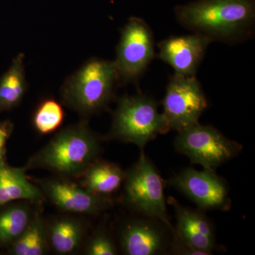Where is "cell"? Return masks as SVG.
Here are the masks:
<instances>
[{
  "label": "cell",
  "instance_id": "6da1fadb",
  "mask_svg": "<svg viewBox=\"0 0 255 255\" xmlns=\"http://www.w3.org/2000/svg\"><path fill=\"white\" fill-rule=\"evenodd\" d=\"M177 21L212 41L236 43L251 36L255 0H197L174 10Z\"/></svg>",
  "mask_w": 255,
  "mask_h": 255
},
{
  "label": "cell",
  "instance_id": "7a4b0ae2",
  "mask_svg": "<svg viewBox=\"0 0 255 255\" xmlns=\"http://www.w3.org/2000/svg\"><path fill=\"white\" fill-rule=\"evenodd\" d=\"M102 139L83 120L60 130L28 159L24 168L44 169L60 177H80L100 159Z\"/></svg>",
  "mask_w": 255,
  "mask_h": 255
},
{
  "label": "cell",
  "instance_id": "3957f363",
  "mask_svg": "<svg viewBox=\"0 0 255 255\" xmlns=\"http://www.w3.org/2000/svg\"><path fill=\"white\" fill-rule=\"evenodd\" d=\"M119 82L114 61L90 58L65 80L62 101L85 120L108 107Z\"/></svg>",
  "mask_w": 255,
  "mask_h": 255
},
{
  "label": "cell",
  "instance_id": "277c9868",
  "mask_svg": "<svg viewBox=\"0 0 255 255\" xmlns=\"http://www.w3.org/2000/svg\"><path fill=\"white\" fill-rule=\"evenodd\" d=\"M158 106L155 99L142 93L121 97L107 137L133 144L144 151L149 142L170 130Z\"/></svg>",
  "mask_w": 255,
  "mask_h": 255
},
{
  "label": "cell",
  "instance_id": "5b68a950",
  "mask_svg": "<svg viewBox=\"0 0 255 255\" xmlns=\"http://www.w3.org/2000/svg\"><path fill=\"white\" fill-rule=\"evenodd\" d=\"M123 202L135 214L152 218L172 226L164 195L163 179L152 160L140 152L133 165L126 171Z\"/></svg>",
  "mask_w": 255,
  "mask_h": 255
},
{
  "label": "cell",
  "instance_id": "8992f818",
  "mask_svg": "<svg viewBox=\"0 0 255 255\" xmlns=\"http://www.w3.org/2000/svg\"><path fill=\"white\" fill-rule=\"evenodd\" d=\"M174 146L191 163L211 170L232 160L243 149L242 144L228 138L216 128L199 123L178 131Z\"/></svg>",
  "mask_w": 255,
  "mask_h": 255
},
{
  "label": "cell",
  "instance_id": "52a82bcc",
  "mask_svg": "<svg viewBox=\"0 0 255 255\" xmlns=\"http://www.w3.org/2000/svg\"><path fill=\"white\" fill-rule=\"evenodd\" d=\"M154 36L142 18L131 17L121 31L114 63L119 82L137 81L155 57Z\"/></svg>",
  "mask_w": 255,
  "mask_h": 255
},
{
  "label": "cell",
  "instance_id": "ba28073f",
  "mask_svg": "<svg viewBox=\"0 0 255 255\" xmlns=\"http://www.w3.org/2000/svg\"><path fill=\"white\" fill-rule=\"evenodd\" d=\"M162 107L169 129L178 132L199 123L208 101L195 76L174 74L166 89Z\"/></svg>",
  "mask_w": 255,
  "mask_h": 255
},
{
  "label": "cell",
  "instance_id": "9c48e42d",
  "mask_svg": "<svg viewBox=\"0 0 255 255\" xmlns=\"http://www.w3.org/2000/svg\"><path fill=\"white\" fill-rule=\"evenodd\" d=\"M169 184L202 211H228L232 206L228 183L216 170L188 167L171 178Z\"/></svg>",
  "mask_w": 255,
  "mask_h": 255
},
{
  "label": "cell",
  "instance_id": "30bf717a",
  "mask_svg": "<svg viewBox=\"0 0 255 255\" xmlns=\"http://www.w3.org/2000/svg\"><path fill=\"white\" fill-rule=\"evenodd\" d=\"M172 228L159 220L135 214L119 228L121 251L126 255H169Z\"/></svg>",
  "mask_w": 255,
  "mask_h": 255
},
{
  "label": "cell",
  "instance_id": "8fae6325",
  "mask_svg": "<svg viewBox=\"0 0 255 255\" xmlns=\"http://www.w3.org/2000/svg\"><path fill=\"white\" fill-rule=\"evenodd\" d=\"M40 189L58 209L75 214L97 215L113 206L110 196L95 194L65 179L40 181Z\"/></svg>",
  "mask_w": 255,
  "mask_h": 255
},
{
  "label": "cell",
  "instance_id": "7c38bea8",
  "mask_svg": "<svg viewBox=\"0 0 255 255\" xmlns=\"http://www.w3.org/2000/svg\"><path fill=\"white\" fill-rule=\"evenodd\" d=\"M211 42L208 37L197 33L169 37L158 44L159 58L169 64L174 74L195 76Z\"/></svg>",
  "mask_w": 255,
  "mask_h": 255
},
{
  "label": "cell",
  "instance_id": "4fadbf2b",
  "mask_svg": "<svg viewBox=\"0 0 255 255\" xmlns=\"http://www.w3.org/2000/svg\"><path fill=\"white\" fill-rule=\"evenodd\" d=\"M167 203L175 215L174 231L184 241L203 255H213L219 250L214 223L206 211L186 207L173 197H169Z\"/></svg>",
  "mask_w": 255,
  "mask_h": 255
},
{
  "label": "cell",
  "instance_id": "5bb4252c",
  "mask_svg": "<svg viewBox=\"0 0 255 255\" xmlns=\"http://www.w3.org/2000/svg\"><path fill=\"white\" fill-rule=\"evenodd\" d=\"M26 169L0 164V207L14 201L41 203L45 196L41 189L28 180Z\"/></svg>",
  "mask_w": 255,
  "mask_h": 255
},
{
  "label": "cell",
  "instance_id": "9a60e30c",
  "mask_svg": "<svg viewBox=\"0 0 255 255\" xmlns=\"http://www.w3.org/2000/svg\"><path fill=\"white\" fill-rule=\"evenodd\" d=\"M125 176L126 171L118 164L99 159L80 177L82 187L95 194L111 197L123 185Z\"/></svg>",
  "mask_w": 255,
  "mask_h": 255
},
{
  "label": "cell",
  "instance_id": "2e32d148",
  "mask_svg": "<svg viewBox=\"0 0 255 255\" xmlns=\"http://www.w3.org/2000/svg\"><path fill=\"white\" fill-rule=\"evenodd\" d=\"M48 226L50 249L58 255L75 253L86 233L85 224L71 217H60L53 220Z\"/></svg>",
  "mask_w": 255,
  "mask_h": 255
},
{
  "label": "cell",
  "instance_id": "e0dca14e",
  "mask_svg": "<svg viewBox=\"0 0 255 255\" xmlns=\"http://www.w3.org/2000/svg\"><path fill=\"white\" fill-rule=\"evenodd\" d=\"M27 89L24 54L19 53L0 78V113L18 107L24 98Z\"/></svg>",
  "mask_w": 255,
  "mask_h": 255
},
{
  "label": "cell",
  "instance_id": "ac0fdd59",
  "mask_svg": "<svg viewBox=\"0 0 255 255\" xmlns=\"http://www.w3.org/2000/svg\"><path fill=\"white\" fill-rule=\"evenodd\" d=\"M48 226L41 214L36 213L21 236L11 245L13 255H44L50 251Z\"/></svg>",
  "mask_w": 255,
  "mask_h": 255
},
{
  "label": "cell",
  "instance_id": "d6986e66",
  "mask_svg": "<svg viewBox=\"0 0 255 255\" xmlns=\"http://www.w3.org/2000/svg\"><path fill=\"white\" fill-rule=\"evenodd\" d=\"M36 212L28 204L20 203L0 211V246H11L24 232Z\"/></svg>",
  "mask_w": 255,
  "mask_h": 255
},
{
  "label": "cell",
  "instance_id": "ffe728a7",
  "mask_svg": "<svg viewBox=\"0 0 255 255\" xmlns=\"http://www.w3.org/2000/svg\"><path fill=\"white\" fill-rule=\"evenodd\" d=\"M65 112L58 101L47 98L37 107L33 116V124L36 131L42 134L55 131L63 124Z\"/></svg>",
  "mask_w": 255,
  "mask_h": 255
},
{
  "label": "cell",
  "instance_id": "44dd1931",
  "mask_svg": "<svg viewBox=\"0 0 255 255\" xmlns=\"http://www.w3.org/2000/svg\"><path fill=\"white\" fill-rule=\"evenodd\" d=\"M85 254L117 255L119 254V248L110 233L105 228H99L87 241Z\"/></svg>",
  "mask_w": 255,
  "mask_h": 255
},
{
  "label": "cell",
  "instance_id": "7402d4cb",
  "mask_svg": "<svg viewBox=\"0 0 255 255\" xmlns=\"http://www.w3.org/2000/svg\"><path fill=\"white\" fill-rule=\"evenodd\" d=\"M172 241L169 255H203L200 252L196 251L187 242L184 241L174 231V226L172 230Z\"/></svg>",
  "mask_w": 255,
  "mask_h": 255
},
{
  "label": "cell",
  "instance_id": "603a6c76",
  "mask_svg": "<svg viewBox=\"0 0 255 255\" xmlns=\"http://www.w3.org/2000/svg\"><path fill=\"white\" fill-rule=\"evenodd\" d=\"M12 130V124L8 122H1L0 125V164L5 163L4 161L5 145Z\"/></svg>",
  "mask_w": 255,
  "mask_h": 255
},
{
  "label": "cell",
  "instance_id": "cb8c5ba5",
  "mask_svg": "<svg viewBox=\"0 0 255 255\" xmlns=\"http://www.w3.org/2000/svg\"><path fill=\"white\" fill-rule=\"evenodd\" d=\"M1 122H0V125H1Z\"/></svg>",
  "mask_w": 255,
  "mask_h": 255
}]
</instances>
